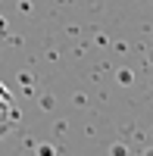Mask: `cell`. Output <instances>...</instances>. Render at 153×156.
Segmentation results:
<instances>
[{
  "mask_svg": "<svg viewBox=\"0 0 153 156\" xmlns=\"http://www.w3.org/2000/svg\"><path fill=\"white\" fill-rule=\"evenodd\" d=\"M16 100H12L9 94V87L6 84H0V134H6V128L16 122Z\"/></svg>",
  "mask_w": 153,
  "mask_h": 156,
  "instance_id": "obj_1",
  "label": "cell"
}]
</instances>
